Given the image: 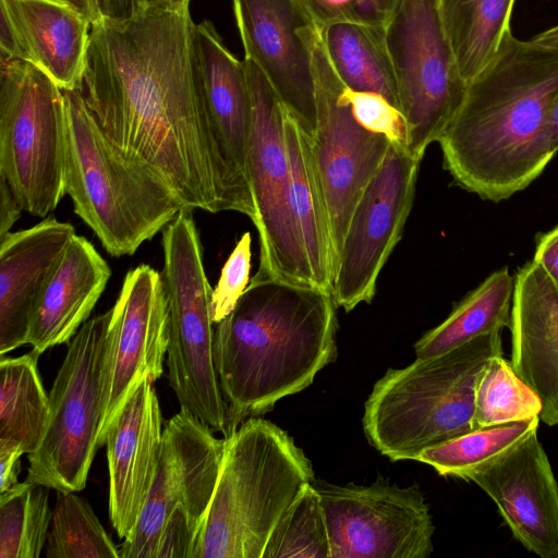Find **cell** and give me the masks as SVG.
Masks as SVG:
<instances>
[{
  "label": "cell",
  "instance_id": "6da1fadb",
  "mask_svg": "<svg viewBox=\"0 0 558 558\" xmlns=\"http://www.w3.org/2000/svg\"><path fill=\"white\" fill-rule=\"evenodd\" d=\"M191 0L145 2L92 23L85 104L122 156L163 181L184 208L255 218L228 166L199 88Z\"/></svg>",
  "mask_w": 558,
  "mask_h": 558
},
{
  "label": "cell",
  "instance_id": "7a4b0ae2",
  "mask_svg": "<svg viewBox=\"0 0 558 558\" xmlns=\"http://www.w3.org/2000/svg\"><path fill=\"white\" fill-rule=\"evenodd\" d=\"M557 94L558 48L510 31L438 141L454 182L495 203L527 187L555 155L547 120Z\"/></svg>",
  "mask_w": 558,
  "mask_h": 558
},
{
  "label": "cell",
  "instance_id": "3957f363",
  "mask_svg": "<svg viewBox=\"0 0 558 558\" xmlns=\"http://www.w3.org/2000/svg\"><path fill=\"white\" fill-rule=\"evenodd\" d=\"M337 305L324 289L252 278L215 324L218 379L232 433L312 385L337 356Z\"/></svg>",
  "mask_w": 558,
  "mask_h": 558
},
{
  "label": "cell",
  "instance_id": "277c9868",
  "mask_svg": "<svg viewBox=\"0 0 558 558\" xmlns=\"http://www.w3.org/2000/svg\"><path fill=\"white\" fill-rule=\"evenodd\" d=\"M314 481L311 461L286 430L258 416L245 420L226 438L193 558H263L272 530Z\"/></svg>",
  "mask_w": 558,
  "mask_h": 558
},
{
  "label": "cell",
  "instance_id": "5b68a950",
  "mask_svg": "<svg viewBox=\"0 0 558 558\" xmlns=\"http://www.w3.org/2000/svg\"><path fill=\"white\" fill-rule=\"evenodd\" d=\"M500 332L389 368L364 404L369 445L391 461L414 460L424 449L473 429L477 379L487 362L504 353Z\"/></svg>",
  "mask_w": 558,
  "mask_h": 558
},
{
  "label": "cell",
  "instance_id": "8992f818",
  "mask_svg": "<svg viewBox=\"0 0 558 558\" xmlns=\"http://www.w3.org/2000/svg\"><path fill=\"white\" fill-rule=\"evenodd\" d=\"M63 94L65 194L111 256H132L184 207L163 181L125 159L107 138L82 87Z\"/></svg>",
  "mask_w": 558,
  "mask_h": 558
},
{
  "label": "cell",
  "instance_id": "52a82bcc",
  "mask_svg": "<svg viewBox=\"0 0 558 558\" xmlns=\"http://www.w3.org/2000/svg\"><path fill=\"white\" fill-rule=\"evenodd\" d=\"M161 244L170 386L181 410L227 438L232 430L215 365L213 288L206 276L193 209H181L162 230Z\"/></svg>",
  "mask_w": 558,
  "mask_h": 558
},
{
  "label": "cell",
  "instance_id": "ba28073f",
  "mask_svg": "<svg viewBox=\"0 0 558 558\" xmlns=\"http://www.w3.org/2000/svg\"><path fill=\"white\" fill-rule=\"evenodd\" d=\"M0 178L23 211L45 218L65 195V99L40 69L1 56Z\"/></svg>",
  "mask_w": 558,
  "mask_h": 558
},
{
  "label": "cell",
  "instance_id": "9c48e42d",
  "mask_svg": "<svg viewBox=\"0 0 558 558\" xmlns=\"http://www.w3.org/2000/svg\"><path fill=\"white\" fill-rule=\"evenodd\" d=\"M111 308L87 320L71 339L49 393L50 415L39 448L27 454L26 480L80 492L99 448L110 353Z\"/></svg>",
  "mask_w": 558,
  "mask_h": 558
},
{
  "label": "cell",
  "instance_id": "30bf717a",
  "mask_svg": "<svg viewBox=\"0 0 558 558\" xmlns=\"http://www.w3.org/2000/svg\"><path fill=\"white\" fill-rule=\"evenodd\" d=\"M243 61L252 98L247 175L260 248L253 278L314 287L294 209L284 135L287 109L259 68Z\"/></svg>",
  "mask_w": 558,
  "mask_h": 558
},
{
  "label": "cell",
  "instance_id": "8fae6325",
  "mask_svg": "<svg viewBox=\"0 0 558 558\" xmlns=\"http://www.w3.org/2000/svg\"><path fill=\"white\" fill-rule=\"evenodd\" d=\"M408 149L422 160L457 113L468 83L447 37L439 0H399L385 26Z\"/></svg>",
  "mask_w": 558,
  "mask_h": 558
},
{
  "label": "cell",
  "instance_id": "7c38bea8",
  "mask_svg": "<svg viewBox=\"0 0 558 558\" xmlns=\"http://www.w3.org/2000/svg\"><path fill=\"white\" fill-rule=\"evenodd\" d=\"M313 64L317 121L311 144L328 217L335 276L352 213L381 166L390 142L367 131L354 118L342 96L344 85L328 60L319 32Z\"/></svg>",
  "mask_w": 558,
  "mask_h": 558
},
{
  "label": "cell",
  "instance_id": "4fadbf2b",
  "mask_svg": "<svg viewBox=\"0 0 558 558\" xmlns=\"http://www.w3.org/2000/svg\"><path fill=\"white\" fill-rule=\"evenodd\" d=\"M329 534L331 558H428L435 526L416 484L314 483Z\"/></svg>",
  "mask_w": 558,
  "mask_h": 558
},
{
  "label": "cell",
  "instance_id": "5bb4252c",
  "mask_svg": "<svg viewBox=\"0 0 558 558\" xmlns=\"http://www.w3.org/2000/svg\"><path fill=\"white\" fill-rule=\"evenodd\" d=\"M421 160L405 145L390 143L350 218L331 294L345 312L371 303L378 276L400 241L411 211Z\"/></svg>",
  "mask_w": 558,
  "mask_h": 558
},
{
  "label": "cell",
  "instance_id": "9a60e30c",
  "mask_svg": "<svg viewBox=\"0 0 558 558\" xmlns=\"http://www.w3.org/2000/svg\"><path fill=\"white\" fill-rule=\"evenodd\" d=\"M226 438L181 410L162 430L157 471L140 518L119 547L120 558H156L165 524L174 509L203 526L220 474Z\"/></svg>",
  "mask_w": 558,
  "mask_h": 558
},
{
  "label": "cell",
  "instance_id": "2e32d148",
  "mask_svg": "<svg viewBox=\"0 0 558 558\" xmlns=\"http://www.w3.org/2000/svg\"><path fill=\"white\" fill-rule=\"evenodd\" d=\"M244 59L254 62L287 111L316 130L313 49L319 29L298 0H232Z\"/></svg>",
  "mask_w": 558,
  "mask_h": 558
},
{
  "label": "cell",
  "instance_id": "e0dca14e",
  "mask_svg": "<svg viewBox=\"0 0 558 558\" xmlns=\"http://www.w3.org/2000/svg\"><path fill=\"white\" fill-rule=\"evenodd\" d=\"M111 312L99 447L116 412L136 383L145 376L156 381L162 374L168 349V303L160 272L146 264L129 270Z\"/></svg>",
  "mask_w": 558,
  "mask_h": 558
},
{
  "label": "cell",
  "instance_id": "ac0fdd59",
  "mask_svg": "<svg viewBox=\"0 0 558 558\" xmlns=\"http://www.w3.org/2000/svg\"><path fill=\"white\" fill-rule=\"evenodd\" d=\"M536 433L468 481L494 500L512 535L529 551L558 558V484Z\"/></svg>",
  "mask_w": 558,
  "mask_h": 558
},
{
  "label": "cell",
  "instance_id": "d6986e66",
  "mask_svg": "<svg viewBox=\"0 0 558 558\" xmlns=\"http://www.w3.org/2000/svg\"><path fill=\"white\" fill-rule=\"evenodd\" d=\"M154 383L148 376L136 383L102 437L109 469V517L122 539L140 518L159 463L163 429Z\"/></svg>",
  "mask_w": 558,
  "mask_h": 558
},
{
  "label": "cell",
  "instance_id": "ffe728a7",
  "mask_svg": "<svg viewBox=\"0 0 558 558\" xmlns=\"http://www.w3.org/2000/svg\"><path fill=\"white\" fill-rule=\"evenodd\" d=\"M513 279L510 362L539 397L541 421L558 425V287L534 260Z\"/></svg>",
  "mask_w": 558,
  "mask_h": 558
},
{
  "label": "cell",
  "instance_id": "44dd1931",
  "mask_svg": "<svg viewBox=\"0 0 558 558\" xmlns=\"http://www.w3.org/2000/svg\"><path fill=\"white\" fill-rule=\"evenodd\" d=\"M75 233L48 217L0 239V354L28 343L38 298Z\"/></svg>",
  "mask_w": 558,
  "mask_h": 558
},
{
  "label": "cell",
  "instance_id": "7402d4cb",
  "mask_svg": "<svg viewBox=\"0 0 558 558\" xmlns=\"http://www.w3.org/2000/svg\"><path fill=\"white\" fill-rule=\"evenodd\" d=\"M194 54L199 88L221 153L236 180L251 193L247 151L252 98L245 63L228 50L209 21L195 23Z\"/></svg>",
  "mask_w": 558,
  "mask_h": 558
},
{
  "label": "cell",
  "instance_id": "603a6c76",
  "mask_svg": "<svg viewBox=\"0 0 558 558\" xmlns=\"http://www.w3.org/2000/svg\"><path fill=\"white\" fill-rule=\"evenodd\" d=\"M13 32L17 59L45 72L62 90L83 85L92 21L54 0H0Z\"/></svg>",
  "mask_w": 558,
  "mask_h": 558
},
{
  "label": "cell",
  "instance_id": "cb8c5ba5",
  "mask_svg": "<svg viewBox=\"0 0 558 558\" xmlns=\"http://www.w3.org/2000/svg\"><path fill=\"white\" fill-rule=\"evenodd\" d=\"M111 277L108 263L74 234L35 306L28 344L38 353L69 343L87 322Z\"/></svg>",
  "mask_w": 558,
  "mask_h": 558
},
{
  "label": "cell",
  "instance_id": "d4e9b609",
  "mask_svg": "<svg viewBox=\"0 0 558 558\" xmlns=\"http://www.w3.org/2000/svg\"><path fill=\"white\" fill-rule=\"evenodd\" d=\"M284 135L293 184L294 209L313 284L331 293L333 257L328 217L311 136L288 111Z\"/></svg>",
  "mask_w": 558,
  "mask_h": 558
},
{
  "label": "cell",
  "instance_id": "484cf974",
  "mask_svg": "<svg viewBox=\"0 0 558 558\" xmlns=\"http://www.w3.org/2000/svg\"><path fill=\"white\" fill-rule=\"evenodd\" d=\"M319 34L329 62L347 88L380 95L400 109L385 27L337 22Z\"/></svg>",
  "mask_w": 558,
  "mask_h": 558
},
{
  "label": "cell",
  "instance_id": "4316f807",
  "mask_svg": "<svg viewBox=\"0 0 558 558\" xmlns=\"http://www.w3.org/2000/svg\"><path fill=\"white\" fill-rule=\"evenodd\" d=\"M514 279L508 267L490 274L448 317L414 344L416 357L438 355L510 325Z\"/></svg>",
  "mask_w": 558,
  "mask_h": 558
},
{
  "label": "cell",
  "instance_id": "83f0119b",
  "mask_svg": "<svg viewBox=\"0 0 558 558\" xmlns=\"http://www.w3.org/2000/svg\"><path fill=\"white\" fill-rule=\"evenodd\" d=\"M33 350L17 357H0V442L35 452L45 437L50 400L38 372Z\"/></svg>",
  "mask_w": 558,
  "mask_h": 558
},
{
  "label": "cell",
  "instance_id": "f1b7e54d",
  "mask_svg": "<svg viewBox=\"0 0 558 558\" xmlns=\"http://www.w3.org/2000/svg\"><path fill=\"white\" fill-rule=\"evenodd\" d=\"M515 0H439L444 27L469 83L494 58L510 32Z\"/></svg>",
  "mask_w": 558,
  "mask_h": 558
},
{
  "label": "cell",
  "instance_id": "f546056e",
  "mask_svg": "<svg viewBox=\"0 0 558 558\" xmlns=\"http://www.w3.org/2000/svg\"><path fill=\"white\" fill-rule=\"evenodd\" d=\"M538 416L473 428L456 438L421 451L414 461L430 465L439 475L465 481L494 462L529 435L537 432Z\"/></svg>",
  "mask_w": 558,
  "mask_h": 558
},
{
  "label": "cell",
  "instance_id": "4dcf8cb0",
  "mask_svg": "<svg viewBox=\"0 0 558 558\" xmlns=\"http://www.w3.org/2000/svg\"><path fill=\"white\" fill-rule=\"evenodd\" d=\"M49 487L25 480L0 493V558H38L51 514Z\"/></svg>",
  "mask_w": 558,
  "mask_h": 558
},
{
  "label": "cell",
  "instance_id": "1f68e13d",
  "mask_svg": "<svg viewBox=\"0 0 558 558\" xmlns=\"http://www.w3.org/2000/svg\"><path fill=\"white\" fill-rule=\"evenodd\" d=\"M76 492L57 490L47 541L46 558H120L90 505Z\"/></svg>",
  "mask_w": 558,
  "mask_h": 558
},
{
  "label": "cell",
  "instance_id": "d6a6232c",
  "mask_svg": "<svg viewBox=\"0 0 558 558\" xmlns=\"http://www.w3.org/2000/svg\"><path fill=\"white\" fill-rule=\"evenodd\" d=\"M542 401L502 354L482 369L475 388L472 427H485L538 416Z\"/></svg>",
  "mask_w": 558,
  "mask_h": 558
},
{
  "label": "cell",
  "instance_id": "836d02e7",
  "mask_svg": "<svg viewBox=\"0 0 558 558\" xmlns=\"http://www.w3.org/2000/svg\"><path fill=\"white\" fill-rule=\"evenodd\" d=\"M263 558H331L319 493L305 486L272 530Z\"/></svg>",
  "mask_w": 558,
  "mask_h": 558
},
{
  "label": "cell",
  "instance_id": "e575fe53",
  "mask_svg": "<svg viewBox=\"0 0 558 558\" xmlns=\"http://www.w3.org/2000/svg\"><path fill=\"white\" fill-rule=\"evenodd\" d=\"M318 29L337 22L385 27L399 0H298Z\"/></svg>",
  "mask_w": 558,
  "mask_h": 558
},
{
  "label": "cell",
  "instance_id": "d590c367",
  "mask_svg": "<svg viewBox=\"0 0 558 558\" xmlns=\"http://www.w3.org/2000/svg\"><path fill=\"white\" fill-rule=\"evenodd\" d=\"M342 96L364 129L387 137L390 143L408 147V125L400 109L380 95L354 92L345 86Z\"/></svg>",
  "mask_w": 558,
  "mask_h": 558
},
{
  "label": "cell",
  "instance_id": "8d00e7d4",
  "mask_svg": "<svg viewBox=\"0 0 558 558\" xmlns=\"http://www.w3.org/2000/svg\"><path fill=\"white\" fill-rule=\"evenodd\" d=\"M251 233L245 232L222 266L219 280L211 293V312L215 324L223 319L236 305L250 284Z\"/></svg>",
  "mask_w": 558,
  "mask_h": 558
},
{
  "label": "cell",
  "instance_id": "74e56055",
  "mask_svg": "<svg viewBox=\"0 0 558 558\" xmlns=\"http://www.w3.org/2000/svg\"><path fill=\"white\" fill-rule=\"evenodd\" d=\"M533 260L545 270L558 287V227L541 235Z\"/></svg>",
  "mask_w": 558,
  "mask_h": 558
},
{
  "label": "cell",
  "instance_id": "f35d334b",
  "mask_svg": "<svg viewBox=\"0 0 558 558\" xmlns=\"http://www.w3.org/2000/svg\"><path fill=\"white\" fill-rule=\"evenodd\" d=\"M23 450L13 444L0 442V493L16 485Z\"/></svg>",
  "mask_w": 558,
  "mask_h": 558
},
{
  "label": "cell",
  "instance_id": "ab89813d",
  "mask_svg": "<svg viewBox=\"0 0 558 558\" xmlns=\"http://www.w3.org/2000/svg\"><path fill=\"white\" fill-rule=\"evenodd\" d=\"M22 211L9 184L0 178V239L10 232Z\"/></svg>",
  "mask_w": 558,
  "mask_h": 558
},
{
  "label": "cell",
  "instance_id": "60d3db41",
  "mask_svg": "<svg viewBox=\"0 0 558 558\" xmlns=\"http://www.w3.org/2000/svg\"><path fill=\"white\" fill-rule=\"evenodd\" d=\"M144 3V0H107L105 16L113 20L126 19Z\"/></svg>",
  "mask_w": 558,
  "mask_h": 558
},
{
  "label": "cell",
  "instance_id": "b9f144b4",
  "mask_svg": "<svg viewBox=\"0 0 558 558\" xmlns=\"http://www.w3.org/2000/svg\"><path fill=\"white\" fill-rule=\"evenodd\" d=\"M547 133L553 151H558V94L555 97L548 114Z\"/></svg>",
  "mask_w": 558,
  "mask_h": 558
},
{
  "label": "cell",
  "instance_id": "7bdbcfd3",
  "mask_svg": "<svg viewBox=\"0 0 558 558\" xmlns=\"http://www.w3.org/2000/svg\"><path fill=\"white\" fill-rule=\"evenodd\" d=\"M532 40L548 47L558 48V25L535 35Z\"/></svg>",
  "mask_w": 558,
  "mask_h": 558
},
{
  "label": "cell",
  "instance_id": "ee69618b",
  "mask_svg": "<svg viewBox=\"0 0 558 558\" xmlns=\"http://www.w3.org/2000/svg\"><path fill=\"white\" fill-rule=\"evenodd\" d=\"M54 1L63 2V3H66L71 7L75 8L76 10H78L80 12H82L83 14L88 16L90 19L92 23L94 22V14H93V11L88 3V0H54Z\"/></svg>",
  "mask_w": 558,
  "mask_h": 558
},
{
  "label": "cell",
  "instance_id": "f6af8a7d",
  "mask_svg": "<svg viewBox=\"0 0 558 558\" xmlns=\"http://www.w3.org/2000/svg\"><path fill=\"white\" fill-rule=\"evenodd\" d=\"M94 14V22L106 15L107 0H88Z\"/></svg>",
  "mask_w": 558,
  "mask_h": 558
},
{
  "label": "cell",
  "instance_id": "bcb514c9",
  "mask_svg": "<svg viewBox=\"0 0 558 558\" xmlns=\"http://www.w3.org/2000/svg\"><path fill=\"white\" fill-rule=\"evenodd\" d=\"M145 2H154V1H158V0H144Z\"/></svg>",
  "mask_w": 558,
  "mask_h": 558
}]
</instances>
